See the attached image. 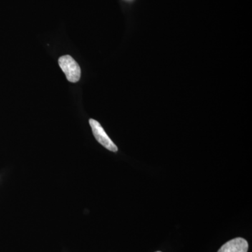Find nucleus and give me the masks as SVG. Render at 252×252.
<instances>
[{
	"instance_id": "obj_3",
	"label": "nucleus",
	"mask_w": 252,
	"mask_h": 252,
	"mask_svg": "<svg viewBox=\"0 0 252 252\" xmlns=\"http://www.w3.org/2000/svg\"><path fill=\"white\" fill-rule=\"evenodd\" d=\"M249 245L245 239L237 238L225 243L218 252H248Z\"/></svg>"
},
{
	"instance_id": "obj_1",
	"label": "nucleus",
	"mask_w": 252,
	"mask_h": 252,
	"mask_svg": "<svg viewBox=\"0 0 252 252\" xmlns=\"http://www.w3.org/2000/svg\"><path fill=\"white\" fill-rule=\"evenodd\" d=\"M59 63L68 81L72 83L79 81L81 78V68L72 56L69 55L61 56L59 60Z\"/></svg>"
},
{
	"instance_id": "obj_2",
	"label": "nucleus",
	"mask_w": 252,
	"mask_h": 252,
	"mask_svg": "<svg viewBox=\"0 0 252 252\" xmlns=\"http://www.w3.org/2000/svg\"><path fill=\"white\" fill-rule=\"evenodd\" d=\"M89 124H90L93 133H94L96 140L111 152H117L118 151L117 145L109 138L100 124L92 119L89 120Z\"/></svg>"
},
{
	"instance_id": "obj_4",
	"label": "nucleus",
	"mask_w": 252,
	"mask_h": 252,
	"mask_svg": "<svg viewBox=\"0 0 252 252\" xmlns=\"http://www.w3.org/2000/svg\"></svg>"
}]
</instances>
